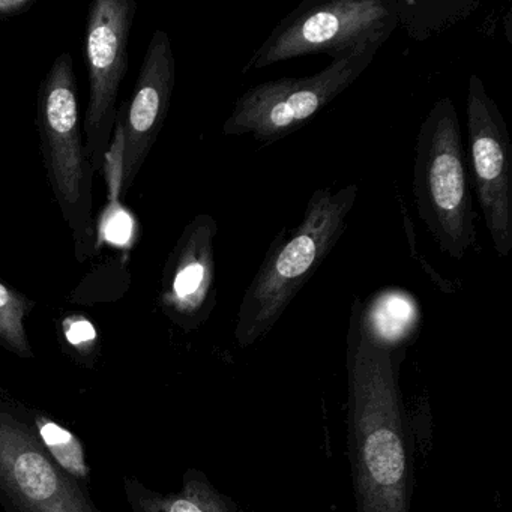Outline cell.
Instances as JSON below:
<instances>
[{"label": "cell", "instance_id": "cell-1", "mask_svg": "<svg viewBox=\"0 0 512 512\" xmlns=\"http://www.w3.org/2000/svg\"><path fill=\"white\" fill-rule=\"evenodd\" d=\"M418 322V302L398 287L353 301L349 454L358 512H409V446L394 347L415 332Z\"/></svg>", "mask_w": 512, "mask_h": 512}, {"label": "cell", "instance_id": "cell-2", "mask_svg": "<svg viewBox=\"0 0 512 512\" xmlns=\"http://www.w3.org/2000/svg\"><path fill=\"white\" fill-rule=\"evenodd\" d=\"M358 196V184L319 188L301 223L292 232L286 227L278 232L242 298L235 328L239 346H251L274 328L346 232Z\"/></svg>", "mask_w": 512, "mask_h": 512}, {"label": "cell", "instance_id": "cell-3", "mask_svg": "<svg viewBox=\"0 0 512 512\" xmlns=\"http://www.w3.org/2000/svg\"><path fill=\"white\" fill-rule=\"evenodd\" d=\"M413 196L419 220L442 253L463 260L476 244L466 149L454 101L439 98L416 137Z\"/></svg>", "mask_w": 512, "mask_h": 512}, {"label": "cell", "instance_id": "cell-4", "mask_svg": "<svg viewBox=\"0 0 512 512\" xmlns=\"http://www.w3.org/2000/svg\"><path fill=\"white\" fill-rule=\"evenodd\" d=\"M37 125L47 179L70 226L77 260L85 262L98 245L92 220L94 169L80 133L76 73L68 53L55 59L41 83Z\"/></svg>", "mask_w": 512, "mask_h": 512}, {"label": "cell", "instance_id": "cell-5", "mask_svg": "<svg viewBox=\"0 0 512 512\" xmlns=\"http://www.w3.org/2000/svg\"><path fill=\"white\" fill-rule=\"evenodd\" d=\"M398 25L395 0H304L248 58L242 74L307 55L349 58L383 46Z\"/></svg>", "mask_w": 512, "mask_h": 512}, {"label": "cell", "instance_id": "cell-6", "mask_svg": "<svg viewBox=\"0 0 512 512\" xmlns=\"http://www.w3.org/2000/svg\"><path fill=\"white\" fill-rule=\"evenodd\" d=\"M382 46L337 59L313 76L259 83L236 100L224 121V136H251L272 145L307 125L317 113L349 89L370 67Z\"/></svg>", "mask_w": 512, "mask_h": 512}, {"label": "cell", "instance_id": "cell-7", "mask_svg": "<svg viewBox=\"0 0 512 512\" xmlns=\"http://www.w3.org/2000/svg\"><path fill=\"white\" fill-rule=\"evenodd\" d=\"M0 505L5 512H100L85 485L44 449L31 409L0 392Z\"/></svg>", "mask_w": 512, "mask_h": 512}, {"label": "cell", "instance_id": "cell-8", "mask_svg": "<svg viewBox=\"0 0 512 512\" xmlns=\"http://www.w3.org/2000/svg\"><path fill=\"white\" fill-rule=\"evenodd\" d=\"M134 0H95L86 25L85 56L89 101L85 116L86 154L94 172L103 170L115 131L116 101L127 76L128 40L136 19Z\"/></svg>", "mask_w": 512, "mask_h": 512}, {"label": "cell", "instance_id": "cell-9", "mask_svg": "<svg viewBox=\"0 0 512 512\" xmlns=\"http://www.w3.org/2000/svg\"><path fill=\"white\" fill-rule=\"evenodd\" d=\"M466 116L476 197L494 251L503 259L512 251L511 139L499 106L476 74L467 86Z\"/></svg>", "mask_w": 512, "mask_h": 512}, {"label": "cell", "instance_id": "cell-10", "mask_svg": "<svg viewBox=\"0 0 512 512\" xmlns=\"http://www.w3.org/2000/svg\"><path fill=\"white\" fill-rule=\"evenodd\" d=\"M217 233L214 217L197 215L179 236L164 266L161 307L184 331L202 326L217 305Z\"/></svg>", "mask_w": 512, "mask_h": 512}, {"label": "cell", "instance_id": "cell-11", "mask_svg": "<svg viewBox=\"0 0 512 512\" xmlns=\"http://www.w3.org/2000/svg\"><path fill=\"white\" fill-rule=\"evenodd\" d=\"M176 80V61L167 32L155 31L143 58L130 104H124V185L130 190L166 121Z\"/></svg>", "mask_w": 512, "mask_h": 512}, {"label": "cell", "instance_id": "cell-12", "mask_svg": "<svg viewBox=\"0 0 512 512\" xmlns=\"http://www.w3.org/2000/svg\"><path fill=\"white\" fill-rule=\"evenodd\" d=\"M124 493L133 512H242L235 500L217 490L208 476L190 469L182 476L181 490L160 493L136 476H125Z\"/></svg>", "mask_w": 512, "mask_h": 512}, {"label": "cell", "instance_id": "cell-13", "mask_svg": "<svg viewBox=\"0 0 512 512\" xmlns=\"http://www.w3.org/2000/svg\"><path fill=\"white\" fill-rule=\"evenodd\" d=\"M31 419L40 442L43 443L44 449L49 452L53 461L80 484L85 487L89 485L91 469H89L82 442L71 431L44 413L31 409Z\"/></svg>", "mask_w": 512, "mask_h": 512}, {"label": "cell", "instance_id": "cell-14", "mask_svg": "<svg viewBox=\"0 0 512 512\" xmlns=\"http://www.w3.org/2000/svg\"><path fill=\"white\" fill-rule=\"evenodd\" d=\"M34 307V301L0 283V346L20 358H34L26 332V317Z\"/></svg>", "mask_w": 512, "mask_h": 512}, {"label": "cell", "instance_id": "cell-15", "mask_svg": "<svg viewBox=\"0 0 512 512\" xmlns=\"http://www.w3.org/2000/svg\"><path fill=\"white\" fill-rule=\"evenodd\" d=\"M64 332L68 343L76 347L80 353H86V350L94 347L97 341V331L85 317H68L64 322Z\"/></svg>", "mask_w": 512, "mask_h": 512}, {"label": "cell", "instance_id": "cell-16", "mask_svg": "<svg viewBox=\"0 0 512 512\" xmlns=\"http://www.w3.org/2000/svg\"><path fill=\"white\" fill-rule=\"evenodd\" d=\"M34 0H0V17H14L26 13Z\"/></svg>", "mask_w": 512, "mask_h": 512}]
</instances>
